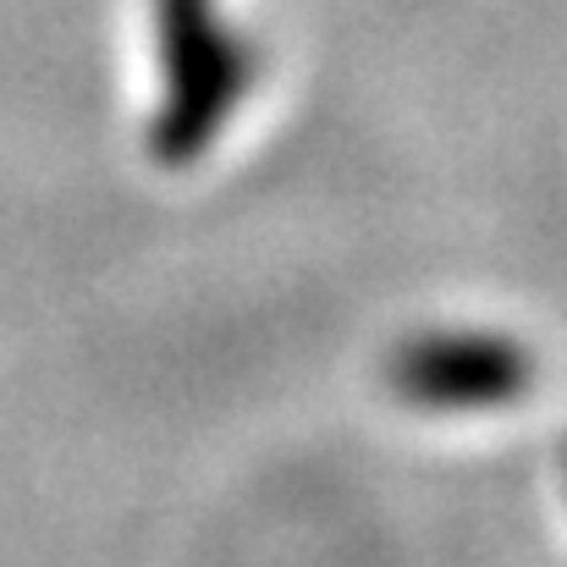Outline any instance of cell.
Listing matches in <instances>:
<instances>
[{
	"instance_id": "6da1fadb",
	"label": "cell",
	"mask_w": 567,
	"mask_h": 567,
	"mask_svg": "<svg viewBox=\"0 0 567 567\" xmlns=\"http://www.w3.org/2000/svg\"><path fill=\"white\" fill-rule=\"evenodd\" d=\"M161 55H166V111L155 122V155L183 166L237 111L254 78V50L237 33L215 28L209 0H161Z\"/></svg>"
},
{
	"instance_id": "7a4b0ae2",
	"label": "cell",
	"mask_w": 567,
	"mask_h": 567,
	"mask_svg": "<svg viewBox=\"0 0 567 567\" xmlns=\"http://www.w3.org/2000/svg\"><path fill=\"white\" fill-rule=\"evenodd\" d=\"M391 385L419 408H491L529 385V359L507 337H424L396 353Z\"/></svg>"
}]
</instances>
